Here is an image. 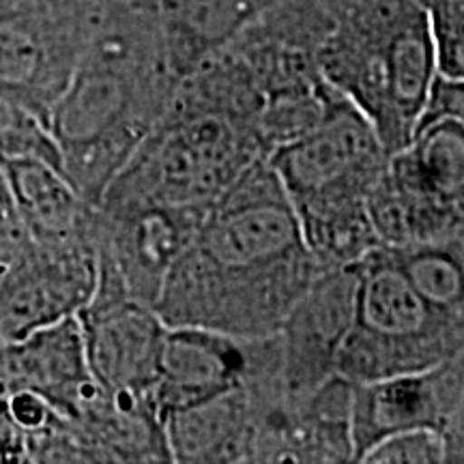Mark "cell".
Segmentation results:
<instances>
[{
    "instance_id": "obj_8",
    "label": "cell",
    "mask_w": 464,
    "mask_h": 464,
    "mask_svg": "<svg viewBox=\"0 0 464 464\" xmlns=\"http://www.w3.org/2000/svg\"><path fill=\"white\" fill-rule=\"evenodd\" d=\"M269 374H280L277 334L239 338L216 329L177 324L166 329L150 409L161 423L174 411Z\"/></svg>"
},
{
    "instance_id": "obj_15",
    "label": "cell",
    "mask_w": 464,
    "mask_h": 464,
    "mask_svg": "<svg viewBox=\"0 0 464 464\" xmlns=\"http://www.w3.org/2000/svg\"><path fill=\"white\" fill-rule=\"evenodd\" d=\"M0 177L33 243H67L92 237L91 207L58 168L34 158L0 161Z\"/></svg>"
},
{
    "instance_id": "obj_4",
    "label": "cell",
    "mask_w": 464,
    "mask_h": 464,
    "mask_svg": "<svg viewBox=\"0 0 464 464\" xmlns=\"http://www.w3.org/2000/svg\"><path fill=\"white\" fill-rule=\"evenodd\" d=\"M323 80L365 114L387 153L413 136L437 69L417 0H353L316 52Z\"/></svg>"
},
{
    "instance_id": "obj_26",
    "label": "cell",
    "mask_w": 464,
    "mask_h": 464,
    "mask_svg": "<svg viewBox=\"0 0 464 464\" xmlns=\"http://www.w3.org/2000/svg\"><path fill=\"white\" fill-rule=\"evenodd\" d=\"M9 263H11V260H0V276H3V271L7 269Z\"/></svg>"
},
{
    "instance_id": "obj_18",
    "label": "cell",
    "mask_w": 464,
    "mask_h": 464,
    "mask_svg": "<svg viewBox=\"0 0 464 464\" xmlns=\"http://www.w3.org/2000/svg\"><path fill=\"white\" fill-rule=\"evenodd\" d=\"M426 15L439 73L464 80V0H417Z\"/></svg>"
},
{
    "instance_id": "obj_3",
    "label": "cell",
    "mask_w": 464,
    "mask_h": 464,
    "mask_svg": "<svg viewBox=\"0 0 464 464\" xmlns=\"http://www.w3.org/2000/svg\"><path fill=\"white\" fill-rule=\"evenodd\" d=\"M387 155L362 110L329 84L318 123L266 155L293 202L305 246L324 269L353 265L379 247L365 196Z\"/></svg>"
},
{
    "instance_id": "obj_14",
    "label": "cell",
    "mask_w": 464,
    "mask_h": 464,
    "mask_svg": "<svg viewBox=\"0 0 464 464\" xmlns=\"http://www.w3.org/2000/svg\"><path fill=\"white\" fill-rule=\"evenodd\" d=\"M170 462H252L254 406L246 385L174 411L161 421Z\"/></svg>"
},
{
    "instance_id": "obj_7",
    "label": "cell",
    "mask_w": 464,
    "mask_h": 464,
    "mask_svg": "<svg viewBox=\"0 0 464 464\" xmlns=\"http://www.w3.org/2000/svg\"><path fill=\"white\" fill-rule=\"evenodd\" d=\"M75 316L97 385L119 404L150 406L168 329L155 307L133 299L119 277L97 263L95 293Z\"/></svg>"
},
{
    "instance_id": "obj_20",
    "label": "cell",
    "mask_w": 464,
    "mask_h": 464,
    "mask_svg": "<svg viewBox=\"0 0 464 464\" xmlns=\"http://www.w3.org/2000/svg\"><path fill=\"white\" fill-rule=\"evenodd\" d=\"M445 119L464 121V80L448 78V75L437 73L430 84V91L426 95V102H423L415 131Z\"/></svg>"
},
{
    "instance_id": "obj_19",
    "label": "cell",
    "mask_w": 464,
    "mask_h": 464,
    "mask_svg": "<svg viewBox=\"0 0 464 464\" xmlns=\"http://www.w3.org/2000/svg\"><path fill=\"white\" fill-rule=\"evenodd\" d=\"M434 464L462 462V456L440 432L411 430L382 439L365 451L362 464Z\"/></svg>"
},
{
    "instance_id": "obj_1",
    "label": "cell",
    "mask_w": 464,
    "mask_h": 464,
    "mask_svg": "<svg viewBox=\"0 0 464 464\" xmlns=\"http://www.w3.org/2000/svg\"><path fill=\"white\" fill-rule=\"evenodd\" d=\"M323 271L286 189L263 158L208 208L153 307L168 327L266 338Z\"/></svg>"
},
{
    "instance_id": "obj_25",
    "label": "cell",
    "mask_w": 464,
    "mask_h": 464,
    "mask_svg": "<svg viewBox=\"0 0 464 464\" xmlns=\"http://www.w3.org/2000/svg\"><path fill=\"white\" fill-rule=\"evenodd\" d=\"M114 5H136V7H155V0H108Z\"/></svg>"
},
{
    "instance_id": "obj_2",
    "label": "cell",
    "mask_w": 464,
    "mask_h": 464,
    "mask_svg": "<svg viewBox=\"0 0 464 464\" xmlns=\"http://www.w3.org/2000/svg\"><path fill=\"white\" fill-rule=\"evenodd\" d=\"M177 82L155 7L110 3L48 116L61 170L91 207L158 123Z\"/></svg>"
},
{
    "instance_id": "obj_11",
    "label": "cell",
    "mask_w": 464,
    "mask_h": 464,
    "mask_svg": "<svg viewBox=\"0 0 464 464\" xmlns=\"http://www.w3.org/2000/svg\"><path fill=\"white\" fill-rule=\"evenodd\" d=\"M355 263L323 271L277 329L282 385L295 402L335 374V353L355 321Z\"/></svg>"
},
{
    "instance_id": "obj_13",
    "label": "cell",
    "mask_w": 464,
    "mask_h": 464,
    "mask_svg": "<svg viewBox=\"0 0 464 464\" xmlns=\"http://www.w3.org/2000/svg\"><path fill=\"white\" fill-rule=\"evenodd\" d=\"M271 5L266 0H155V17L174 78L194 72L235 42Z\"/></svg>"
},
{
    "instance_id": "obj_9",
    "label": "cell",
    "mask_w": 464,
    "mask_h": 464,
    "mask_svg": "<svg viewBox=\"0 0 464 464\" xmlns=\"http://www.w3.org/2000/svg\"><path fill=\"white\" fill-rule=\"evenodd\" d=\"M464 353L421 372L359 382L351 390L353 462L382 439L411 430L440 432L462 456Z\"/></svg>"
},
{
    "instance_id": "obj_5",
    "label": "cell",
    "mask_w": 464,
    "mask_h": 464,
    "mask_svg": "<svg viewBox=\"0 0 464 464\" xmlns=\"http://www.w3.org/2000/svg\"><path fill=\"white\" fill-rule=\"evenodd\" d=\"M355 321L335 353L334 372L359 385L421 372L464 353V323L432 310L379 246L355 263Z\"/></svg>"
},
{
    "instance_id": "obj_17",
    "label": "cell",
    "mask_w": 464,
    "mask_h": 464,
    "mask_svg": "<svg viewBox=\"0 0 464 464\" xmlns=\"http://www.w3.org/2000/svg\"><path fill=\"white\" fill-rule=\"evenodd\" d=\"M17 158L42 160L61 170V153L48 123L0 89V161Z\"/></svg>"
},
{
    "instance_id": "obj_10",
    "label": "cell",
    "mask_w": 464,
    "mask_h": 464,
    "mask_svg": "<svg viewBox=\"0 0 464 464\" xmlns=\"http://www.w3.org/2000/svg\"><path fill=\"white\" fill-rule=\"evenodd\" d=\"M95 286L97 247L92 237L28 243L0 276V351L78 314Z\"/></svg>"
},
{
    "instance_id": "obj_23",
    "label": "cell",
    "mask_w": 464,
    "mask_h": 464,
    "mask_svg": "<svg viewBox=\"0 0 464 464\" xmlns=\"http://www.w3.org/2000/svg\"><path fill=\"white\" fill-rule=\"evenodd\" d=\"M0 462H28L26 432L7 417L0 420Z\"/></svg>"
},
{
    "instance_id": "obj_16",
    "label": "cell",
    "mask_w": 464,
    "mask_h": 464,
    "mask_svg": "<svg viewBox=\"0 0 464 464\" xmlns=\"http://www.w3.org/2000/svg\"><path fill=\"white\" fill-rule=\"evenodd\" d=\"M387 249L411 286L437 314L464 323V237Z\"/></svg>"
},
{
    "instance_id": "obj_12",
    "label": "cell",
    "mask_w": 464,
    "mask_h": 464,
    "mask_svg": "<svg viewBox=\"0 0 464 464\" xmlns=\"http://www.w3.org/2000/svg\"><path fill=\"white\" fill-rule=\"evenodd\" d=\"M0 379L9 392L39 393L69 423H78L103 398L91 372L78 316L63 318L5 346Z\"/></svg>"
},
{
    "instance_id": "obj_22",
    "label": "cell",
    "mask_w": 464,
    "mask_h": 464,
    "mask_svg": "<svg viewBox=\"0 0 464 464\" xmlns=\"http://www.w3.org/2000/svg\"><path fill=\"white\" fill-rule=\"evenodd\" d=\"M31 239L22 224L11 194L0 177V260H14Z\"/></svg>"
},
{
    "instance_id": "obj_24",
    "label": "cell",
    "mask_w": 464,
    "mask_h": 464,
    "mask_svg": "<svg viewBox=\"0 0 464 464\" xmlns=\"http://www.w3.org/2000/svg\"><path fill=\"white\" fill-rule=\"evenodd\" d=\"M7 402H9V387L0 379V420L7 417Z\"/></svg>"
},
{
    "instance_id": "obj_6",
    "label": "cell",
    "mask_w": 464,
    "mask_h": 464,
    "mask_svg": "<svg viewBox=\"0 0 464 464\" xmlns=\"http://www.w3.org/2000/svg\"><path fill=\"white\" fill-rule=\"evenodd\" d=\"M108 0H0V89L48 123Z\"/></svg>"
},
{
    "instance_id": "obj_21",
    "label": "cell",
    "mask_w": 464,
    "mask_h": 464,
    "mask_svg": "<svg viewBox=\"0 0 464 464\" xmlns=\"http://www.w3.org/2000/svg\"><path fill=\"white\" fill-rule=\"evenodd\" d=\"M58 413L39 393L28 390L9 392L7 402V420L22 428L26 434H34L48 428Z\"/></svg>"
}]
</instances>
